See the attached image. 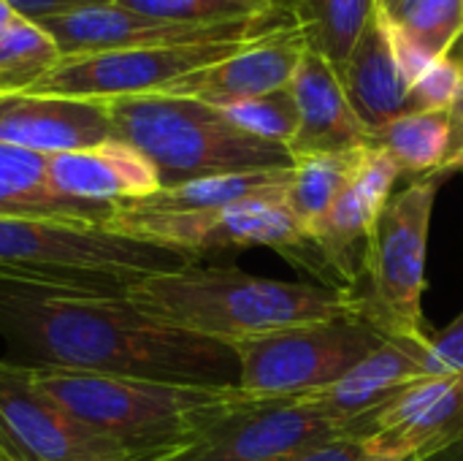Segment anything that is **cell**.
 Wrapping results in <instances>:
<instances>
[{
  "label": "cell",
  "mask_w": 463,
  "mask_h": 461,
  "mask_svg": "<svg viewBox=\"0 0 463 461\" xmlns=\"http://www.w3.org/2000/svg\"><path fill=\"white\" fill-rule=\"evenodd\" d=\"M247 41L133 46V49L68 54L60 57L46 71V76L27 92L84 98V101H114V98L163 92L182 76L231 57Z\"/></svg>",
  "instance_id": "cell-9"
},
{
  "label": "cell",
  "mask_w": 463,
  "mask_h": 461,
  "mask_svg": "<svg viewBox=\"0 0 463 461\" xmlns=\"http://www.w3.org/2000/svg\"><path fill=\"white\" fill-rule=\"evenodd\" d=\"M380 451L372 446V440H355V437H342L317 448H309L298 456L288 461H372Z\"/></svg>",
  "instance_id": "cell-31"
},
{
  "label": "cell",
  "mask_w": 463,
  "mask_h": 461,
  "mask_svg": "<svg viewBox=\"0 0 463 461\" xmlns=\"http://www.w3.org/2000/svg\"><path fill=\"white\" fill-rule=\"evenodd\" d=\"M19 16H22V14H16L5 0H0V35H3V33H5V30H8Z\"/></svg>",
  "instance_id": "cell-34"
},
{
  "label": "cell",
  "mask_w": 463,
  "mask_h": 461,
  "mask_svg": "<svg viewBox=\"0 0 463 461\" xmlns=\"http://www.w3.org/2000/svg\"><path fill=\"white\" fill-rule=\"evenodd\" d=\"M463 98V71L450 60L439 57L412 87V111H453Z\"/></svg>",
  "instance_id": "cell-29"
},
{
  "label": "cell",
  "mask_w": 463,
  "mask_h": 461,
  "mask_svg": "<svg viewBox=\"0 0 463 461\" xmlns=\"http://www.w3.org/2000/svg\"><path fill=\"white\" fill-rule=\"evenodd\" d=\"M307 52V41L298 27H279L266 35L247 41L231 57L198 68L171 87L163 95L195 98L209 106H228L239 101H250L290 84L301 57Z\"/></svg>",
  "instance_id": "cell-14"
},
{
  "label": "cell",
  "mask_w": 463,
  "mask_h": 461,
  "mask_svg": "<svg viewBox=\"0 0 463 461\" xmlns=\"http://www.w3.org/2000/svg\"><path fill=\"white\" fill-rule=\"evenodd\" d=\"M106 228L182 253L193 261L212 253L269 247L293 266L315 274L320 285L342 288L326 264L320 245L298 223L285 198H250L214 212H138L117 206Z\"/></svg>",
  "instance_id": "cell-6"
},
{
  "label": "cell",
  "mask_w": 463,
  "mask_h": 461,
  "mask_svg": "<svg viewBox=\"0 0 463 461\" xmlns=\"http://www.w3.org/2000/svg\"><path fill=\"white\" fill-rule=\"evenodd\" d=\"M448 57H450V60H453V62H456V65L463 71V33L458 35V41L453 43V49H450V54H448Z\"/></svg>",
  "instance_id": "cell-36"
},
{
  "label": "cell",
  "mask_w": 463,
  "mask_h": 461,
  "mask_svg": "<svg viewBox=\"0 0 463 461\" xmlns=\"http://www.w3.org/2000/svg\"><path fill=\"white\" fill-rule=\"evenodd\" d=\"M35 380L68 416L133 461H160L182 451L220 413L250 399L239 386H190L65 370H35Z\"/></svg>",
  "instance_id": "cell-3"
},
{
  "label": "cell",
  "mask_w": 463,
  "mask_h": 461,
  "mask_svg": "<svg viewBox=\"0 0 463 461\" xmlns=\"http://www.w3.org/2000/svg\"><path fill=\"white\" fill-rule=\"evenodd\" d=\"M52 187L84 204H133L155 196L163 182L152 160L122 139L49 158Z\"/></svg>",
  "instance_id": "cell-17"
},
{
  "label": "cell",
  "mask_w": 463,
  "mask_h": 461,
  "mask_svg": "<svg viewBox=\"0 0 463 461\" xmlns=\"http://www.w3.org/2000/svg\"><path fill=\"white\" fill-rule=\"evenodd\" d=\"M60 57L57 43L38 22L19 16L0 35V98L33 90Z\"/></svg>",
  "instance_id": "cell-25"
},
{
  "label": "cell",
  "mask_w": 463,
  "mask_h": 461,
  "mask_svg": "<svg viewBox=\"0 0 463 461\" xmlns=\"http://www.w3.org/2000/svg\"><path fill=\"white\" fill-rule=\"evenodd\" d=\"M128 299L165 326L222 345L298 323L361 318L358 296L347 288L285 283L195 261L141 277Z\"/></svg>",
  "instance_id": "cell-2"
},
{
  "label": "cell",
  "mask_w": 463,
  "mask_h": 461,
  "mask_svg": "<svg viewBox=\"0 0 463 461\" xmlns=\"http://www.w3.org/2000/svg\"><path fill=\"white\" fill-rule=\"evenodd\" d=\"M347 101L353 103L361 122L374 133L402 114H410V84L396 60L388 11L380 3L377 14L369 19L364 35L336 68Z\"/></svg>",
  "instance_id": "cell-19"
},
{
  "label": "cell",
  "mask_w": 463,
  "mask_h": 461,
  "mask_svg": "<svg viewBox=\"0 0 463 461\" xmlns=\"http://www.w3.org/2000/svg\"><path fill=\"white\" fill-rule=\"evenodd\" d=\"M342 437H347L345 424L290 399H241L193 443L160 461H288Z\"/></svg>",
  "instance_id": "cell-10"
},
{
  "label": "cell",
  "mask_w": 463,
  "mask_h": 461,
  "mask_svg": "<svg viewBox=\"0 0 463 461\" xmlns=\"http://www.w3.org/2000/svg\"><path fill=\"white\" fill-rule=\"evenodd\" d=\"M290 182V168L271 171H247L195 179L174 187H160L155 196L122 204L138 212H214L250 198H285Z\"/></svg>",
  "instance_id": "cell-21"
},
{
  "label": "cell",
  "mask_w": 463,
  "mask_h": 461,
  "mask_svg": "<svg viewBox=\"0 0 463 461\" xmlns=\"http://www.w3.org/2000/svg\"><path fill=\"white\" fill-rule=\"evenodd\" d=\"M461 5H463V0H461Z\"/></svg>",
  "instance_id": "cell-39"
},
{
  "label": "cell",
  "mask_w": 463,
  "mask_h": 461,
  "mask_svg": "<svg viewBox=\"0 0 463 461\" xmlns=\"http://www.w3.org/2000/svg\"><path fill=\"white\" fill-rule=\"evenodd\" d=\"M372 144L385 149L402 174L412 179L450 174L453 158V111H410L372 133Z\"/></svg>",
  "instance_id": "cell-22"
},
{
  "label": "cell",
  "mask_w": 463,
  "mask_h": 461,
  "mask_svg": "<svg viewBox=\"0 0 463 461\" xmlns=\"http://www.w3.org/2000/svg\"><path fill=\"white\" fill-rule=\"evenodd\" d=\"M220 111L244 133L258 136L271 144H282V147H290L298 130V106L290 92V84L282 90L250 98V101L220 106Z\"/></svg>",
  "instance_id": "cell-27"
},
{
  "label": "cell",
  "mask_w": 463,
  "mask_h": 461,
  "mask_svg": "<svg viewBox=\"0 0 463 461\" xmlns=\"http://www.w3.org/2000/svg\"><path fill=\"white\" fill-rule=\"evenodd\" d=\"M372 461H418V459H404V456H396V454H377Z\"/></svg>",
  "instance_id": "cell-37"
},
{
  "label": "cell",
  "mask_w": 463,
  "mask_h": 461,
  "mask_svg": "<svg viewBox=\"0 0 463 461\" xmlns=\"http://www.w3.org/2000/svg\"><path fill=\"white\" fill-rule=\"evenodd\" d=\"M423 461H463V443H456V446H450V448H445V451H439V454H434V456Z\"/></svg>",
  "instance_id": "cell-35"
},
{
  "label": "cell",
  "mask_w": 463,
  "mask_h": 461,
  "mask_svg": "<svg viewBox=\"0 0 463 461\" xmlns=\"http://www.w3.org/2000/svg\"><path fill=\"white\" fill-rule=\"evenodd\" d=\"M60 54H84V52H109V49H133V46H171V43H209V41H247L263 33L290 27L293 19L288 11L269 16H250L222 24H176L141 16L117 3H98L73 8L57 16L38 22ZM296 27V24H293Z\"/></svg>",
  "instance_id": "cell-12"
},
{
  "label": "cell",
  "mask_w": 463,
  "mask_h": 461,
  "mask_svg": "<svg viewBox=\"0 0 463 461\" xmlns=\"http://www.w3.org/2000/svg\"><path fill=\"white\" fill-rule=\"evenodd\" d=\"M445 174L412 179L383 209L366 253L364 285L358 288L361 318L385 340L426 348L431 334L423 318L426 253L434 201Z\"/></svg>",
  "instance_id": "cell-7"
},
{
  "label": "cell",
  "mask_w": 463,
  "mask_h": 461,
  "mask_svg": "<svg viewBox=\"0 0 463 461\" xmlns=\"http://www.w3.org/2000/svg\"><path fill=\"white\" fill-rule=\"evenodd\" d=\"M106 106L114 139L144 152L163 187L293 166L288 147L244 133L217 106L195 98L149 92L114 98Z\"/></svg>",
  "instance_id": "cell-4"
},
{
  "label": "cell",
  "mask_w": 463,
  "mask_h": 461,
  "mask_svg": "<svg viewBox=\"0 0 463 461\" xmlns=\"http://www.w3.org/2000/svg\"><path fill=\"white\" fill-rule=\"evenodd\" d=\"M423 348L402 340H383L364 361H358L342 380L334 386L290 399L298 408H307L323 418L350 424L361 416L374 413L396 394L423 380Z\"/></svg>",
  "instance_id": "cell-18"
},
{
  "label": "cell",
  "mask_w": 463,
  "mask_h": 461,
  "mask_svg": "<svg viewBox=\"0 0 463 461\" xmlns=\"http://www.w3.org/2000/svg\"><path fill=\"white\" fill-rule=\"evenodd\" d=\"M193 258L100 226L0 217V277L43 288L128 296L152 272Z\"/></svg>",
  "instance_id": "cell-5"
},
{
  "label": "cell",
  "mask_w": 463,
  "mask_h": 461,
  "mask_svg": "<svg viewBox=\"0 0 463 461\" xmlns=\"http://www.w3.org/2000/svg\"><path fill=\"white\" fill-rule=\"evenodd\" d=\"M0 337L16 364L190 386H236L222 342L160 323L128 296L79 293L0 277Z\"/></svg>",
  "instance_id": "cell-1"
},
{
  "label": "cell",
  "mask_w": 463,
  "mask_h": 461,
  "mask_svg": "<svg viewBox=\"0 0 463 461\" xmlns=\"http://www.w3.org/2000/svg\"><path fill=\"white\" fill-rule=\"evenodd\" d=\"M388 16L437 57H448L463 33L461 0H399Z\"/></svg>",
  "instance_id": "cell-26"
},
{
  "label": "cell",
  "mask_w": 463,
  "mask_h": 461,
  "mask_svg": "<svg viewBox=\"0 0 463 461\" xmlns=\"http://www.w3.org/2000/svg\"><path fill=\"white\" fill-rule=\"evenodd\" d=\"M361 149L293 158L285 204L298 217V223L312 234V239H315V231L320 228V223L326 220V215L331 212L334 201L350 182Z\"/></svg>",
  "instance_id": "cell-24"
},
{
  "label": "cell",
  "mask_w": 463,
  "mask_h": 461,
  "mask_svg": "<svg viewBox=\"0 0 463 461\" xmlns=\"http://www.w3.org/2000/svg\"><path fill=\"white\" fill-rule=\"evenodd\" d=\"M396 3H399V0H383V5H385V11H391V8H393Z\"/></svg>",
  "instance_id": "cell-38"
},
{
  "label": "cell",
  "mask_w": 463,
  "mask_h": 461,
  "mask_svg": "<svg viewBox=\"0 0 463 461\" xmlns=\"http://www.w3.org/2000/svg\"><path fill=\"white\" fill-rule=\"evenodd\" d=\"M114 139L106 101H84L43 92L0 98V144L38 155H62Z\"/></svg>",
  "instance_id": "cell-15"
},
{
  "label": "cell",
  "mask_w": 463,
  "mask_h": 461,
  "mask_svg": "<svg viewBox=\"0 0 463 461\" xmlns=\"http://www.w3.org/2000/svg\"><path fill=\"white\" fill-rule=\"evenodd\" d=\"M222 3H231L252 16H266V14H277V11H285L277 0H222Z\"/></svg>",
  "instance_id": "cell-33"
},
{
  "label": "cell",
  "mask_w": 463,
  "mask_h": 461,
  "mask_svg": "<svg viewBox=\"0 0 463 461\" xmlns=\"http://www.w3.org/2000/svg\"><path fill=\"white\" fill-rule=\"evenodd\" d=\"M0 461H133L68 416L35 370L0 361Z\"/></svg>",
  "instance_id": "cell-11"
},
{
  "label": "cell",
  "mask_w": 463,
  "mask_h": 461,
  "mask_svg": "<svg viewBox=\"0 0 463 461\" xmlns=\"http://www.w3.org/2000/svg\"><path fill=\"white\" fill-rule=\"evenodd\" d=\"M128 11H136L141 16H152L160 22H176V24H222L236 19H250L252 14L222 3V0H111ZM269 16V14H266Z\"/></svg>",
  "instance_id": "cell-28"
},
{
  "label": "cell",
  "mask_w": 463,
  "mask_h": 461,
  "mask_svg": "<svg viewBox=\"0 0 463 461\" xmlns=\"http://www.w3.org/2000/svg\"><path fill=\"white\" fill-rule=\"evenodd\" d=\"M16 14L33 19V22H43L49 16L73 11V8H84V5H98V3H111V0H5Z\"/></svg>",
  "instance_id": "cell-32"
},
{
  "label": "cell",
  "mask_w": 463,
  "mask_h": 461,
  "mask_svg": "<svg viewBox=\"0 0 463 461\" xmlns=\"http://www.w3.org/2000/svg\"><path fill=\"white\" fill-rule=\"evenodd\" d=\"M399 177L402 168L385 149L374 144L364 147L350 182L315 231V242L320 245L336 283L353 293L364 285L369 242Z\"/></svg>",
  "instance_id": "cell-13"
},
{
  "label": "cell",
  "mask_w": 463,
  "mask_h": 461,
  "mask_svg": "<svg viewBox=\"0 0 463 461\" xmlns=\"http://www.w3.org/2000/svg\"><path fill=\"white\" fill-rule=\"evenodd\" d=\"M463 372V312L445 326L439 334H431L423 348V375L426 378H450Z\"/></svg>",
  "instance_id": "cell-30"
},
{
  "label": "cell",
  "mask_w": 463,
  "mask_h": 461,
  "mask_svg": "<svg viewBox=\"0 0 463 461\" xmlns=\"http://www.w3.org/2000/svg\"><path fill=\"white\" fill-rule=\"evenodd\" d=\"M111 204H84L60 196L49 179V158L0 144V217L100 226L114 217Z\"/></svg>",
  "instance_id": "cell-20"
},
{
  "label": "cell",
  "mask_w": 463,
  "mask_h": 461,
  "mask_svg": "<svg viewBox=\"0 0 463 461\" xmlns=\"http://www.w3.org/2000/svg\"><path fill=\"white\" fill-rule=\"evenodd\" d=\"M301 30L309 49L339 68L383 0H277Z\"/></svg>",
  "instance_id": "cell-23"
},
{
  "label": "cell",
  "mask_w": 463,
  "mask_h": 461,
  "mask_svg": "<svg viewBox=\"0 0 463 461\" xmlns=\"http://www.w3.org/2000/svg\"><path fill=\"white\" fill-rule=\"evenodd\" d=\"M383 334L361 318L298 323L233 340L239 391L250 399H298L342 380L383 345Z\"/></svg>",
  "instance_id": "cell-8"
},
{
  "label": "cell",
  "mask_w": 463,
  "mask_h": 461,
  "mask_svg": "<svg viewBox=\"0 0 463 461\" xmlns=\"http://www.w3.org/2000/svg\"><path fill=\"white\" fill-rule=\"evenodd\" d=\"M290 92L298 106V130L288 147L293 158L350 152L372 144V130L347 101L334 62L309 46L290 79Z\"/></svg>",
  "instance_id": "cell-16"
}]
</instances>
